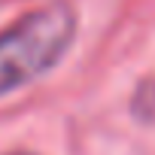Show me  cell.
<instances>
[{"label": "cell", "mask_w": 155, "mask_h": 155, "mask_svg": "<svg viewBox=\"0 0 155 155\" xmlns=\"http://www.w3.org/2000/svg\"><path fill=\"white\" fill-rule=\"evenodd\" d=\"M76 34V15L67 3H52L18 18L0 34V94H9L52 70Z\"/></svg>", "instance_id": "cell-1"}, {"label": "cell", "mask_w": 155, "mask_h": 155, "mask_svg": "<svg viewBox=\"0 0 155 155\" xmlns=\"http://www.w3.org/2000/svg\"><path fill=\"white\" fill-rule=\"evenodd\" d=\"M12 155H31V152H12Z\"/></svg>", "instance_id": "cell-2"}]
</instances>
